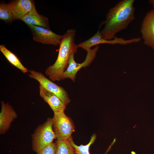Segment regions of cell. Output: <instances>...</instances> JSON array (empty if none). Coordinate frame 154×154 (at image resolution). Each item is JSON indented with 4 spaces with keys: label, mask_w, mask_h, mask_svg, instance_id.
I'll use <instances>...</instances> for the list:
<instances>
[{
    "label": "cell",
    "mask_w": 154,
    "mask_h": 154,
    "mask_svg": "<svg viewBox=\"0 0 154 154\" xmlns=\"http://www.w3.org/2000/svg\"><path fill=\"white\" fill-rule=\"evenodd\" d=\"M134 2V0H122L110 9L102 24L104 26L100 33L104 39H114L117 33L126 29L135 20Z\"/></svg>",
    "instance_id": "6da1fadb"
},
{
    "label": "cell",
    "mask_w": 154,
    "mask_h": 154,
    "mask_svg": "<svg viewBox=\"0 0 154 154\" xmlns=\"http://www.w3.org/2000/svg\"><path fill=\"white\" fill-rule=\"evenodd\" d=\"M56 154H76L75 149L68 140H57Z\"/></svg>",
    "instance_id": "2e32d148"
},
{
    "label": "cell",
    "mask_w": 154,
    "mask_h": 154,
    "mask_svg": "<svg viewBox=\"0 0 154 154\" xmlns=\"http://www.w3.org/2000/svg\"><path fill=\"white\" fill-rule=\"evenodd\" d=\"M149 3L154 8V0H150L149 1Z\"/></svg>",
    "instance_id": "d6986e66"
},
{
    "label": "cell",
    "mask_w": 154,
    "mask_h": 154,
    "mask_svg": "<svg viewBox=\"0 0 154 154\" xmlns=\"http://www.w3.org/2000/svg\"><path fill=\"white\" fill-rule=\"evenodd\" d=\"M56 143H52L41 150L37 154H56Z\"/></svg>",
    "instance_id": "ac0fdd59"
},
{
    "label": "cell",
    "mask_w": 154,
    "mask_h": 154,
    "mask_svg": "<svg viewBox=\"0 0 154 154\" xmlns=\"http://www.w3.org/2000/svg\"><path fill=\"white\" fill-rule=\"evenodd\" d=\"M27 25L29 28L33 39L35 42L45 44L59 45L62 35L56 34L50 29L41 27Z\"/></svg>",
    "instance_id": "ba28073f"
},
{
    "label": "cell",
    "mask_w": 154,
    "mask_h": 154,
    "mask_svg": "<svg viewBox=\"0 0 154 154\" xmlns=\"http://www.w3.org/2000/svg\"><path fill=\"white\" fill-rule=\"evenodd\" d=\"M96 137L95 134H93L91 136L89 142L86 145H77L74 142L72 137L71 136L68 140L75 149L76 154H90L89 152V148L91 145L95 142ZM111 145L109 147L106 152L104 154H107V152L110 150Z\"/></svg>",
    "instance_id": "9a60e30c"
},
{
    "label": "cell",
    "mask_w": 154,
    "mask_h": 154,
    "mask_svg": "<svg viewBox=\"0 0 154 154\" xmlns=\"http://www.w3.org/2000/svg\"><path fill=\"white\" fill-rule=\"evenodd\" d=\"M32 148L37 153L56 139L53 131L52 119L48 118L43 124L36 128L32 135Z\"/></svg>",
    "instance_id": "3957f363"
},
{
    "label": "cell",
    "mask_w": 154,
    "mask_h": 154,
    "mask_svg": "<svg viewBox=\"0 0 154 154\" xmlns=\"http://www.w3.org/2000/svg\"><path fill=\"white\" fill-rule=\"evenodd\" d=\"M0 19L6 23H10L13 20L11 9L8 3L0 4Z\"/></svg>",
    "instance_id": "e0dca14e"
},
{
    "label": "cell",
    "mask_w": 154,
    "mask_h": 154,
    "mask_svg": "<svg viewBox=\"0 0 154 154\" xmlns=\"http://www.w3.org/2000/svg\"><path fill=\"white\" fill-rule=\"evenodd\" d=\"M96 33L88 40L81 42L78 44V48H80L86 51H89L92 47L101 44H108L114 45L119 44L127 45L128 44L139 42L141 40L140 37L134 38L129 40H125L122 38L116 37L112 40H106L104 39L100 33V29L101 26Z\"/></svg>",
    "instance_id": "8992f818"
},
{
    "label": "cell",
    "mask_w": 154,
    "mask_h": 154,
    "mask_svg": "<svg viewBox=\"0 0 154 154\" xmlns=\"http://www.w3.org/2000/svg\"><path fill=\"white\" fill-rule=\"evenodd\" d=\"M76 31L69 29L62 35L57 58L54 63L46 69L45 73L52 81L62 80L63 74L67 69L70 55L77 51L75 42Z\"/></svg>",
    "instance_id": "7a4b0ae2"
},
{
    "label": "cell",
    "mask_w": 154,
    "mask_h": 154,
    "mask_svg": "<svg viewBox=\"0 0 154 154\" xmlns=\"http://www.w3.org/2000/svg\"><path fill=\"white\" fill-rule=\"evenodd\" d=\"M99 48V45H97L87 52L85 60L81 63L75 61L74 57L75 54H72L69 59L68 67L63 74L62 80L69 78L74 82L78 72L82 68L90 65L95 58Z\"/></svg>",
    "instance_id": "52a82bcc"
},
{
    "label": "cell",
    "mask_w": 154,
    "mask_h": 154,
    "mask_svg": "<svg viewBox=\"0 0 154 154\" xmlns=\"http://www.w3.org/2000/svg\"><path fill=\"white\" fill-rule=\"evenodd\" d=\"M140 32L144 44L154 50V9L147 13L141 23Z\"/></svg>",
    "instance_id": "9c48e42d"
},
{
    "label": "cell",
    "mask_w": 154,
    "mask_h": 154,
    "mask_svg": "<svg viewBox=\"0 0 154 154\" xmlns=\"http://www.w3.org/2000/svg\"><path fill=\"white\" fill-rule=\"evenodd\" d=\"M0 51L10 63L20 70L23 73L29 72L27 68L22 64L17 57L7 49L4 45H0Z\"/></svg>",
    "instance_id": "5bb4252c"
},
{
    "label": "cell",
    "mask_w": 154,
    "mask_h": 154,
    "mask_svg": "<svg viewBox=\"0 0 154 154\" xmlns=\"http://www.w3.org/2000/svg\"><path fill=\"white\" fill-rule=\"evenodd\" d=\"M39 89L40 96L48 104L54 113L64 112L66 105L58 97L46 90L40 84Z\"/></svg>",
    "instance_id": "7c38bea8"
},
{
    "label": "cell",
    "mask_w": 154,
    "mask_h": 154,
    "mask_svg": "<svg viewBox=\"0 0 154 154\" xmlns=\"http://www.w3.org/2000/svg\"><path fill=\"white\" fill-rule=\"evenodd\" d=\"M8 4L12 11L14 20H21L35 8V1L32 0H12Z\"/></svg>",
    "instance_id": "30bf717a"
},
{
    "label": "cell",
    "mask_w": 154,
    "mask_h": 154,
    "mask_svg": "<svg viewBox=\"0 0 154 154\" xmlns=\"http://www.w3.org/2000/svg\"><path fill=\"white\" fill-rule=\"evenodd\" d=\"M0 113V134L5 133L10 127L11 124L18 116L11 105L3 101L1 102Z\"/></svg>",
    "instance_id": "8fae6325"
},
{
    "label": "cell",
    "mask_w": 154,
    "mask_h": 154,
    "mask_svg": "<svg viewBox=\"0 0 154 154\" xmlns=\"http://www.w3.org/2000/svg\"><path fill=\"white\" fill-rule=\"evenodd\" d=\"M21 20L27 25L37 26L50 30L48 18L39 14L36 8L29 12Z\"/></svg>",
    "instance_id": "4fadbf2b"
},
{
    "label": "cell",
    "mask_w": 154,
    "mask_h": 154,
    "mask_svg": "<svg viewBox=\"0 0 154 154\" xmlns=\"http://www.w3.org/2000/svg\"><path fill=\"white\" fill-rule=\"evenodd\" d=\"M52 119V128L56 139L68 140L75 131V126L71 119L64 112L54 113Z\"/></svg>",
    "instance_id": "277c9868"
},
{
    "label": "cell",
    "mask_w": 154,
    "mask_h": 154,
    "mask_svg": "<svg viewBox=\"0 0 154 154\" xmlns=\"http://www.w3.org/2000/svg\"><path fill=\"white\" fill-rule=\"evenodd\" d=\"M29 76L38 81L45 89L58 97L66 106L70 102L67 92L62 87L47 78L42 73L34 70H29Z\"/></svg>",
    "instance_id": "5b68a950"
}]
</instances>
